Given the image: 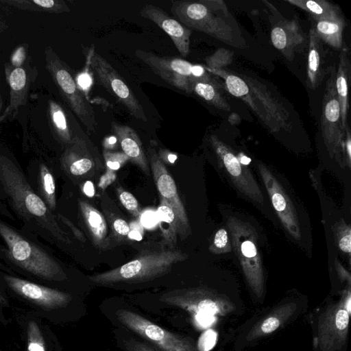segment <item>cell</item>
<instances>
[{"label":"cell","mask_w":351,"mask_h":351,"mask_svg":"<svg viewBox=\"0 0 351 351\" xmlns=\"http://www.w3.org/2000/svg\"><path fill=\"white\" fill-rule=\"evenodd\" d=\"M346 25L344 19L336 21H317L313 27L317 36L327 45L335 49L343 45V29Z\"/></svg>","instance_id":"obj_29"},{"label":"cell","mask_w":351,"mask_h":351,"mask_svg":"<svg viewBox=\"0 0 351 351\" xmlns=\"http://www.w3.org/2000/svg\"><path fill=\"white\" fill-rule=\"evenodd\" d=\"M335 74L333 69L326 82L321 116L322 134L330 154H337L342 150L345 135L341 123L340 105L335 89Z\"/></svg>","instance_id":"obj_14"},{"label":"cell","mask_w":351,"mask_h":351,"mask_svg":"<svg viewBox=\"0 0 351 351\" xmlns=\"http://www.w3.org/2000/svg\"><path fill=\"white\" fill-rule=\"evenodd\" d=\"M303 31L294 20H283L276 23L271 32L273 45L289 60L304 42Z\"/></svg>","instance_id":"obj_20"},{"label":"cell","mask_w":351,"mask_h":351,"mask_svg":"<svg viewBox=\"0 0 351 351\" xmlns=\"http://www.w3.org/2000/svg\"><path fill=\"white\" fill-rule=\"evenodd\" d=\"M5 28H6V25H5L4 23H1H1H0V34H1V32L3 29H5Z\"/></svg>","instance_id":"obj_52"},{"label":"cell","mask_w":351,"mask_h":351,"mask_svg":"<svg viewBox=\"0 0 351 351\" xmlns=\"http://www.w3.org/2000/svg\"><path fill=\"white\" fill-rule=\"evenodd\" d=\"M170 10L186 27L204 32L233 47H246L235 20L221 0L175 1Z\"/></svg>","instance_id":"obj_2"},{"label":"cell","mask_w":351,"mask_h":351,"mask_svg":"<svg viewBox=\"0 0 351 351\" xmlns=\"http://www.w3.org/2000/svg\"><path fill=\"white\" fill-rule=\"evenodd\" d=\"M135 55L166 82L186 93H192V84L197 82L193 75L194 64L181 58L160 56L141 49L136 50Z\"/></svg>","instance_id":"obj_13"},{"label":"cell","mask_w":351,"mask_h":351,"mask_svg":"<svg viewBox=\"0 0 351 351\" xmlns=\"http://www.w3.org/2000/svg\"><path fill=\"white\" fill-rule=\"evenodd\" d=\"M46 67L60 94L88 132H95L97 122L93 108L77 86L69 66L51 47L45 51Z\"/></svg>","instance_id":"obj_6"},{"label":"cell","mask_w":351,"mask_h":351,"mask_svg":"<svg viewBox=\"0 0 351 351\" xmlns=\"http://www.w3.org/2000/svg\"><path fill=\"white\" fill-rule=\"evenodd\" d=\"M187 258L188 254L180 250L145 252L119 267L91 275L88 279L98 285L146 282L169 273L173 265Z\"/></svg>","instance_id":"obj_4"},{"label":"cell","mask_w":351,"mask_h":351,"mask_svg":"<svg viewBox=\"0 0 351 351\" xmlns=\"http://www.w3.org/2000/svg\"><path fill=\"white\" fill-rule=\"evenodd\" d=\"M86 57V66L96 82L123 105L132 117L147 121V117L141 104L123 77L112 66L93 49H88Z\"/></svg>","instance_id":"obj_7"},{"label":"cell","mask_w":351,"mask_h":351,"mask_svg":"<svg viewBox=\"0 0 351 351\" xmlns=\"http://www.w3.org/2000/svg\"><path fill=\"white\" fill-rule=\"evenodd\" d=\"M165 154L166 157L168 159V160L171 163H173L177 158V156L172 153L165 151Z\"/></svg>","instance_id":"obj_49"},{"label":"cell","mask_w":351,"mask_h":351,"mask_svg":"<svg viewBox=\"0 0 351 351\" xmlns=\"http://www.w3.org/2000/svg\"><path fill=\"white\" fill-rule=\"evenodd\" d=\"M78 202L82 219L94 245L101 250L107 249L110 245V239L108 224L104 215L88 202L82 199H80Z\"/></svg>","instance_id":"obj_22"},{"label":"cell","mask_w":351,"mask_h":351,"mask_svg":"<svg viewBox=\"0 0 351 351\" xmlns=\"http://www.w3.org/2000/svg\"><path fill=\"white\" fill-rule=\"evenodd\" d=\"M192 93L198 95L216 108L230 111V106L219 90L217 84L213 82H194L191 86Z\"/></svg>","instance_id":"obj_31"},{"label":"cell","mask_w":351,"mask_h":351,"mask_svg":"<svg viewBox=\"0 0 351 351\" xmlns=\"http://www.w3.org/2000/svg\"><path fill=\"white\" fill-rule=\"evenodd\" d=\"M159 300L199 316H225L234 308L227 298L203 288L171 290L162 294Z\"/></svg>","instance_id":"obj_10"},{"label":"cell","mask_w":351,"mask_h":351,"mask_svg":"<svg viewBox=\"0 0 351 351\" xmlns=\"http://www.w3.org/2000/svg\"><path fill=\"white\" fill-rule=\"evenodd\" d=\"M210 142L217 156L222 160L226 170L238 186L252 198L262 202L263 197L258 187L249 177L248 173L243 171L239 159L216 136H210Z\"/></svg>","instance_id":"obj_18"},{"label":"cell","mask_w":351,"mask_h":351,"mask_svg":"<svg viewBox=\"0 0 351 351\" xmlns=\"http://www.w3.org/2000/svg\"><path fill=\"white\" fill-rule=\"evenodd\" d=\"M117 143H119L117 137L114 135H110L104 138L102 144L104 149L109 150L116 147Z\"/></svg>","instance_id":"obj_46"},{"label":"cell","mask_w":351,"mask_h":351,"mask_svg":"<svg viewBox=\"0 0 351 351\" xmlns=\"http://www.w3.org/2000/svg\"><path fill=\"white\" fill-rule=\"evenodd\" d=\"M228 243L227 232L224 229L219 230L215 234L213 244L217 248L225 247Z\"/></svg>","instance_id":"obj_42"},{"label":"cell","mask_w":351,"mask_h":351,"mask_svg":"<svg viewBox=\"0 0 351 351\" xmlns=\"http://www.w3.org/2000/svg\"><path fill=\"white\" fill-rule=\"evenodd\" d=\"M48 118L55 136L66 145H70L74 136L63 108L52 99L48 102Z\"/></svg>","instance_id":"obj_28"},{"label":"cell","mask_w":351,"mask_h":351,"mask_svg":"<svg viewBox=\"0 0 351 351\" xmlns=\"http://www.w3.org/2000/svg\"><path fill=\"white\" fill-rule=\"evenodd\" d=\"M157 223L162 232L165 243L169 249H173L178 235V224L173 208L165 200L160 199L156 211Z\"/></svg>","instance_id":"obj_27"},{"label":"cell","mask_w":351,"mask_h":351,"mask_svg":"<svg viewBox=\"0 0 351 351\" xmlns=\"http://www.w3.org/2000/svg\"><path fill=\"white\" fill-rule=\"evenodd\" d=\"M103 156L106 165V170L113 171L119 169L127 161L130 160L123 152H120L104 149Z\"/></svg>","instance_id":"obj_37"},{"label":"cell","mask_w":351,"mask_h":351,"mask_svg":"<svg viewBox=\"0 0 351 351\" xmlns=\"http://www.w3.org/2000/svg\"><path fill=\"white\" fill-rule=\"evenodd\" d=\"M1 108H2V99L0 95V112H1Z\"/></svg>","instance_id":"obj_53"},{"label":"cell","mask_w":351,"mask_h":351,"mask_svg":"<svg viewBox=\"0 0 351 351\" xmlns=\"http://www.w3.org/2000/svg\"><path fill=\"white\" fill-rule=\"evenodd\" d=\"M141 221L144 226L152 227L157 223L156 213L152 211H147L143 215Z\"/></svg>","instance_id":"obj_44"},{"label":"cell","mask_w":351,"mask_h":351,"mask_svg":"<svg viewBox=\"0 0 351 351\" xmlns=\"http://www.w3.org/2000/svg\"><path fill=\"white\" fill-rule=\"evenodd\" d=\"M26 58V51L23 46L17 47L10 57L11 64L13 67H21Z\"/></svg>","instance_id":"obj_39"},{"label":"cell","mask_w":351,"mask_h":351,"mask_svg":"<svg viewBox=\"0 0 351 351\" xmlns=\"http://www.w3.org/2000/svg\"><path fill=\"white\" fill-rule=\"evenodd\" d=\"M141 17L149 19L161 28L171 39L182 56L190 52L191 30L171 17L165 10L152 4H145L140 11Z\"/></svg>","instance_id":"obj_16"},{"label":"cell","mask_w":351,"mask_h":351,"mask_svg":"<svg viewBox=\"0 0 351 351\" xmlns=\"http://www.w3.org/2000/svg\"><path fill=\"white\" fill-rule=\"evenodd\" d=\"M232 59V51L227 49L220 48L213 55L206 58V62L207 66L206 67L213 69H222L223 67L230 64Z\"/></svg>","instance_id":"obj_35"},{"label":"cell","mask_w":351,"mask_h":351,"mask_svg":"<svg viewBox=\"0 0 351 351\" xmlns=\"http://www.w3.org/2000/svg\"><path fill=\"white\" fill-rule=\"evenodd\" d=\"M27 351H49L47 330L38 318H28L25 324Z\"/></svg>","instance_id":"obj_32"},{"label":"cell","mask_w":351,"mask_h":351,"mask_svg":"<svg viewBox=\"0 0 351 351\" xmlns=\"http://www.w3.org/2000/svg\"><path fill=\"white\" fill-rule=\"evenodd\" d=\"M39 181L42 196L47 207L53 210L56 207V184L53 175L45 164L39 168Z\"/></svg>","instance_id":"obj_33"},{"label":"cell","mask_w":351,"mask_h":351,"mask_svg":"<svg viewBox=\"0 0 351 351\" xmlns=\"http://www.w3.org/2000/svg\"><path fill=\"white\" fill-rule=\"evenodd\" d=\"M308 49L306 84L310 88L315 89L322 82L327 71L322 42L313 27L309 31Z\"/></svg>","instance_id":"obj_23"},{"label":"cell","mask_w":351,"mask_h":351,"mask_svg":"<svg viewBox=\"0 0 351 351\" xmlns=\"http://www.w3.org/2000/svg\"><path fill=\"white\" fill-rule=\"evenodd\" d=\"M117 196L122 206L132 215L138 217L141 215L139 204L136 197L121 187L117 188Z\"/></svg>","instance_id":"obj_36"},{"label":"cell","mask_w":351,"mask_h":351,"mask_svg":"<svg viewBox=\"0 0 351 351\" xmlns=\"http://www.w3.org/2000/svg\"><path fill=\"white\" fill-rule=\"evenodd\" d=\"M350 303L348 290L339 302L328 305L319 315L315 341L320 351H339L345 346L349 328Z\"/></svg>","instance_id":"obj_9"},{"label":"cell","mask_w":351,"mask_h":351,"mask_svg":"<svg viewBox=\"0 0 351 351\" xmlns=\"http://www.w3.org/2000/svg\"><path fill=\"white\" fill-rule=\"evenodd\" d=\"M340 249L347 253L350 252L351 250V234L349 230L347 234L341 237L339 241Z\"/></svg>","instance_id":"obj_45"},{"label":"cell","mask_w":351,"mask_h":351,"mask_svg":"<svg viewBox=\"0 0 351 351\" xmlns=\"http://www.w3.org/2000/svg\"><path fill=\"white\" fill-rule=\"evenodd\" d=\"M105 212L112 230V237L117 241H124L125 238L129 237L131 229L126 221L109 210Z\"/></svg>","instance_id":"obj_34"},{"label":"cell","mask_w":351,"mask_h":351,"mask_svg":"<svg viewBox=\"0 0 351 351\" xmlns=\"http://www.w3.org/2000/svg\"><path fill=\"white\" fill-rule=\"evenodd\" d=\"M259 169L271 198L273 206L284 226L295 239H300L298 221L291 200L264 166L260 165Z\"/></svg>","instance_id":"obj_17"},{"label":"cell","mask_w":351,"mask_h":351,"mask_svg":"<svg viewBox=\"0 0 351 351\" xmlns=\"http://www.w3.org/2000/svg\"><path fill=\"white\" fill-rule=\"evenodd\" d=\"M0 236L6 243L12 259L25 270L47 280L66 279V274L57 261L1 220Z\"/></svg>","instance_id":"obj_5"},{"label":"cell","mask_w":351,"mask_h":351,"mask_svg":"<svg viewBox=\"0 0 351 351\" xmlns=\"http://www.w3.org/2000/svg\"><path fill=\"white\" fill-rule=\"evenodd\" d=\"M57 217L68 228H69L73 234L82 243H85L86 241V237L82 230L77 228L69 219L61 214H58Z\"/></svg>","instance_id":"obj_41"},{"label":"cell","mask_w":351,"mask_h":351,"mask_svg":"<svg viewBox=\"0 0 351 351\" xmlns=\"http://www.w3.org/2000/svg\"><path fill=\"white\" fill-rule=\"evenodd\" d=\"M129 238L140 240V239H141V235L140 234V233L138 232H137L136 230L130 231V232L129 234Z\"/></svg>","instance_id":"obj_50"},{"label":"cell","mask_w":351,"mask_h":351,"mask_svg":"<svg viewBox=\"0 0 351 351\" xmlns=\"http://www.w3.org/2000/svg\"><path fill=\"white\" fill-rule=\"evenodd\" d=\"M62 163L71 175L82 176L95 170L101 160L97 147L88 136L77 134L63 154Z\"/></svg>","instance_id":"obj_15"},{"label":"cell","mask_w":351,"mask_h":351,"mask_svg":"<svg viewBox=\"0 0 351 351\" xmlns=\"http://www.w3.org/2000/svg\"><path fill=\"white\" fill-rule=\"evenodd\" d=\"M115 316L123 326L160 351H199L193 339L170 332L133 311L121 308Z\"/></svg>","instance_id":"obj_8"},{"label":"cell","mask_w":351,"mask_h":351,"mask_svg":"<svg viewBox=\"0 0 351 351\" xmlns=\"http://www.w3.org/2000/svg\"><path fill=\"white\" fill-rule=\"evenodd\" d=\"M8 287L38 313L51 312L66 307L72 296L60 290L45 287L15 276L5 274Z\"/></svg>","instance_id":"obj_11"},{"label":"cell","mask_w":351,"mask_h":351,"mask_svg":"<svg viewBox=\"0 0 351 351\" xmlns=\"http://www.w3.org/2000/svg\"><path fill=\"white\" fill-rule=\"evenodd\" d=\"M75 82L82 93H87L88 90H90L92 80L90 74L87 71V67L86 71H84L78 75L76 77Z\"/></svg>","instance_id":"obj_40"},{"label":"cell","mask_w":351,"mask_h":351,"mask_svg":"<svg viewBox=\"0 0 351 351\" xmlns=\"http://www.w3.org/2000/svg\"><path fill=\"white\" fill-rule=\"evenodd\" d=\"M83 191L86 196L92 197L95 195V188L90 181H86L83 186Z\"/></svg>","instance_id":"obj_48"},{"label":"cell","mask_w":351,"mask_h":351,"mask_svg":"<svg viewBox=\"0 0 351 351\" xmlns=\"http://www.w3.org/2000/svg\"><path fill=\"white\" fill-rule=\"evenodd\" d=\"M116 178L115 171L106 170V172L101 177L99 182V186L105 189L108 185L114 182Z\"/></svg>","instance_id":"obj_43"},{"label":"cell","mask_w":351,"mask_h":351,"mask_svg":"<svg viewBox=\"0 0 351 351\" xmlns=\"http://www.w3.org/2000/svg\"><path fill=\"white\" fill-rule=\"evenodd\" d=\"M239 161L240 162V163L244 165H247L251 162V159L247 156L243 155L240 156Z\"/></svg>","instance_id":"obj_51"},{"label":"cell","mask_w":351,"mask_h":351,"mask_svg":"<svg viewBox=\"0 0 351 351\" xmlns=\"http://www.w3.org/2000/svg\"><path fill=\"white\" fill-rule=\"evenodd\" d=\"M350 80V62L348 50L343 49L339 56L335 84L339 105L341 123L344 130L348 125V85Z\"/></svg>","instance_id":"obj_25"},{"label":"cell","mask_w":351,"mask_h":351,"mask_svg":"<svg viewBox=\"0 0 351 351\" xmlns=\"http://www.w3.org/2000/svg\"><path fill=\"white\" fill-rule=\"evenodd\" d=\"M205 69L222 77L228 92L247 104L270 131L291 129L289 113L265 85L247 75H237L223 69Z\"/></svg>","instance_id":"obj_3"},{"label":"cell","mask_w":351,"mask_h":351,"mask_svg":"<svg viewBox=\"0 0 351 351\" xmlns=\"http://www.w3.org/2000/svg\"><path fill=\"white\" fill-rule=\"evenodd\" d=\"M291 3L308 12L315 21H336L343 19L341 9L325 0H288Z\"/></svg>","instance_id":"obj_26"},{"label":"cell","mask_w":351,"mask_h":351,"mask_svg":"<svg viewBox=\"0 0 351 351\" xmlns=\"http://www.w3.org/2000/svg\"><path fill=\"white\" fill-rule=\"evenodd\" d=\"M5 73L10 88V102L3 114L0 121L5 118L16 114L19 108L25 104L29 89L28 77L23 67H10L5 66Z\"/></svg>","instance_id":"obj_24"},{"label":"cell","mask_w":351,"mask_h":351,"mask_svg":"<svg viewBox=\"0 0 351 351\" xmlns=\"http://www.w3.org/2000/svg\"><path fill=\"white\" fill-rule=\"evenodd\" d=\"M123 346L125 351H158L149 344L133 338L123 341Z\"/></svg>","instance_id":"obj_38"},{"label":"cell","mask_w":351,"mask_h":351,"mask_svg":"<svg viewBox=\"0 0 351 351\" xmlns=\"http://www.w3.org/2000/svg\"><path fill=\"white\" fill-rule=\"evenodd\" d=\"M296 309L297 305L292 302L278 306L256 323L247 332L246 340L252 341L271 335L287 322Z\"/></svg>","instance_id":"obj_21"},{"label":"cell","mask_w":351,"mask_h":351,"mask_svg":"<svg viewBox=\"0 0 351 351\" xmlns=\"http://www.w3.org/2000/svg\"><path fill=\"white\" fill-rule=\"evenodd\" d=\"M0 182L12 205L23 219L35 223L58 241L72 243L68 234L58 223L56 216L34 193L21 171L3 155H0Z\"/></svg>","instance_id":"obj_1"},{"label":"cell","mask_w":351,"mask_h":351,"mask_svg":"<svg viewBox=\"0 0 351 351\" xmlns=\"http://www.w3.org/2000/svg\"><path fill=\"white\" fill-rule=\"evenodd\" d=\"M8 303L4 295L0 291V322L3 324H6V318L4 316V308L7 307Z\"/></svg>","instance_id":"obj_47"},{"label":"cell","mask_w":351,"mask_h":351,"mask_svg":"<svg viewBox=\"0 0 351 351\" xmlns=\"http://www.w3.org/2000/svg\"><path fill=\"white\" fill-rule=\"evenodd\" d=\"M1 2L21 10L53 13L70 12L66 3L61 0H7Z\"/></svg>","instance_id":"obj_30"},{"label":"cell","mask_w":351,"mask_h":351,"mask_svg":"<svg viewBox=\"0 0 351 351\" xmlns=\"http://www.w3.org/2000/svg\"><path fill=\"white\" fill-rule=\"evenodd\" d=\"M111 128L117 137L123 152L129 160L139 167L146 175H149V165L142 142L131 127L116 122L111 123Z\"/></svg>","instance_id":"obj_19"},{"label":"cell","mask_w":351,"mask_h":351,"mask_svg":"<svg viewBox=\"0 0 351 351\" xmlns=\"http://www.w3.org/2000/svg\"><path fill=\"white\" fill-rule=\"evenodd\" d=\"M147 157L160 199L173 208L178 224V235L184 239L190 233V226L176 182L152 144L147 148Z\"/></svg>","instance_id":"obj_12"}]
</instances>
